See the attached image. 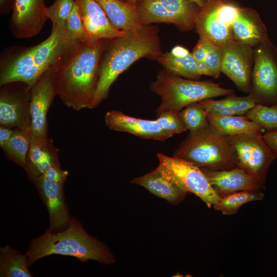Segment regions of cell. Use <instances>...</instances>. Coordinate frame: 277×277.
Listing matches in <instances>:
<instances>
[{
	"mask_svg": "<svg viewBox=\"0 0 277 277\" xmlns=\"http://www.w3.org/2000/svg\"><path fill=\"white\" fill-rule=\"evenodd\" d=\"M234 39L255 47L269 39L267 29L259 14L248 8H240L232 24Z\"/></svg>",
	"mask_w": 277,
	"mask_h": 277,
	"instance_id": "ffe728a7",
	"label": "cell"
},
{
	"mask_svg": "<svg viewBox=\"0 0 277 277\" xmlns=\"http://www.w3.org/2000/svg\"><path fill=\"white\" fill-rule=\"evenodd\" d=\"M190 133H194L208 125V112L199 102L191 104L179 112Z\"/></svg>",
	"mask_w": 277,
	"mask_h": 277,
	"instance_id": "f1b7e54d",
	"label": "cell"
},
{
	"mask_svg": "<svg viewBox=\"0 0 277 277\" xmlns=\"http://www.w3.org/2000/svg\"><path fill=\"white\" fill-rule=\"evenodd\" d=\"M104 39L81 43L74 55L56 70L57 95L67 107L76 111L94 108Z\"/></svg>",
	"mask_w": 277,
	"mask_h": 277,
	"instance_id": "7a4b0ae2",
	"label": "cell"
},
{
	"mask_svg": "<svg viewBox=\"0 0 277 277\" xmlns=\"http://www.w3.org/2000/svg\"><path fill=\"white\" fill-rule=\"evenodd\" d=\"M255 104L254 100L249 95L241 97L231 95V101L229 106L234 115H244Z\"/></svg>",
	"mask_w": 277,
	"mask_h": 277,
	"instance_id": "e575fe53",
	"label": "cell"
},
{
	"mask_svg": "<svg viewBox=\"0 0 277 277\" xmlns=\"http://www.w3.org/2000/svg\"><path fill=\"white\" fill-rule=\"evenodd\" d=\"M157 61L166 70L186 78L197 80V62L192 53L185 47L176 46L169 52L163 53Z\"/></svg>",
	"mask_w": 277,
	"mask_h": 277,
	"instance_id": "cb8c5ba5",
	"label": "cell"
},
{
	"mask_svg": "<svg viewBox=\"0 0 277 277\" xmlns=\"http://www.w3.org/2000/svg\"><path fill=\"white\" fill-rule=\"evenodd\" d=\"M204 61L208 66L212 77L217 78L221 71L222 52L221 47L207 41V52Z\"/></svg>",
	"mask_w": 277,
	"mask_h": 277,
	"instance_id": "836d02e7",
	"label": "cell"
},
{
	"mask_svg": "<svg viewBox=\"0 0 277 277\" xmlns=\"http://www.w3.org/2000/svg\"><path fill=\"white\" fill-rule=\"evenodd\" d=\"M150 89L161 100L156 110L157 115L168 110L180 112L191 104L233 92L232 89L224 88L219 84L184 78L166 70L159 71Z\"/></svg>",
	"mask_w": 277,
	"mask_h": 277,
	"instance_id": "277c9868",
	"label": "cell"
},
{
	"mask_svg": "<svg viewBox=\"0 0 277 277\" xmlns=\"http://www.w3.org/2000/svg\"><path fill=\"white\" fill-rule=\"evenodd\" d=\"M31 88L19 82L1 86L0 124L8 128H31Z\"/></svg>",
	"mask_w": 277,
	"mask_h": 277,
	"instance_id": "4fadbf2b",
	"label": "cell"
},
{
	"mask_svg": "<svg viewBox=\"0 0 277 277\" xmlns=\"http://www.w3.org/2000/svg\"><path fill=\"white\" fill-rule=\"evenodd\" d=\"M221 72L241 91L249 93L251 87L253 47L235 39L221 46Z\"/></svg>",
	"mask_w": 277,
	"mask_h": 277,
	"instance_id": "5bb4252c",
	"label": "cell"
},
{
	"mask_svg": "<svg viewBox=\"0 0 277 277\" xmlns=\"http://www.w3.org/2000/svg\"><path fill=\"white\" fill-rule=\"evenodd\" d=\"M68 171L61 168V166H53L42 174L47 179L57 183H64L68 175Z\"/></svg>",
	"mask_w": 277,
	"mask_h": 277,
	"instance_id": "8d00e7d4",
	"label": "cell"
},
{
	"mask_svg": "<svg viewBox=\"0 0 277 277\" xmlns=\"http://www.w3.org/2000/svg\"><path fill=\"white\" fill-rule=\"evenodd\" d=\"M53 254L73 256L82 262L92 260L105 264L115 262L108 247L89 235L74 218L71 219L65 229L54 232L49 227L42 235L32 239L25 254L29 267L37 260Z\"/></svg>",
	"mask_w": 277,
	"mask_h": 277,
	"instance_id": "3957f363",
	"label": "cell"
},
{
	"mask_svg": "<svg viewBox=\"0 0 277 277\" xmlns=\"http://www.w3.org/2000/svg\"><path fill=\"white\" fill-rule=\"evenodd\" d=\"M13 132V129L1 126L0 127V147L3 150L10 141Z\"/></svg>",
	"mask_w": 277,
	"mask_h": 277,
	"instance_id": "ab89813d",
	"label": "cell"
},
{
	"mask_svg": "<svg viewBox=\"0 0 277 277\" xmlns=\"http://www.w3.org/2000/svg\"><path fill=\"white\" fill-rule=\"evenodd\" d=\"M249 95L256 104L277 103V50L269 39L255 47Z\"/></svg>",
	"mask_w": 277,
	"mask_h": 277,
	"instance_id": "30bf717a",
	"label": "cell"
},
{
	"mask_svg": "<svg viewBox=\"0 0 277 277\" xmlns=\"http://www.w3.org/2000/svg\"><path fill=\"white\" fill-rule=\"evenodd\" d=\"M61 166L58 150L52 139L30 140L25 170L32 181L42 175L50 167Z\"/></svg>",
	"mask_w": 277,
	"mask_h": 277,
	"instance_id": "7402d4cb",
	"label": "cell"
},
{
	"mask_svg": "<svg viewBox=\"0 0 277 277\" xmlns=\"http://www.w3.org/2000/svg\"><path fill=\"white\" fill-rule=\"evenodd\" d=\"M163 54L159 29L150 25L113 39L99 63L94 107L105 100L118 76L142 58L158 60Z\"/></svg>",
	"mask_w": 277,
	"mask_h": 277,
	"instance_id": "6da1fadb",
	"label": "cell"
},
{
	"mask_svg": "<svg viewBox=\"0 0 277 277\" xmlns=\"http://www.w3.org/2000/svg\"><path fill=\"white\" fill-rule=\"evenodd\" d=\"M56 95V70H48L31 89L30 140H44L48 137L47 114Z\"/></svg>",
	"mask_w": 277,
	"mask_h": 277,
	"instance_id": "7c38bea8",
	"label": "cell"
},
{
	"mask_svg": "<svg viewBox=\"0 0 277 277\" xmlns=\"http://www.w3.org/2000/svg\"><path fill=\"white\" fill-rule=\"evenodd\" d=\"M33 182L48 211L49 228L53 231L66 228L71 218L65 200L64 183L50 181L43 175Z\"/></svg>",
	"mask_w": 277,
	"mask_h": 277,
	"instance_id": "2e32d148",
	"label": "cell"
},
{
	"mask_svg": "<svg viewBox=\"0 0 277 277\" xmlns=\"http://www.w3.org/2000/svg\"><path fill=\"white\" fill-rule=\"evenodd\" d=\"M12 10L10 30L19 39L36 35L48 19L45 0H14Z\"/></svg>",
	"mask_w": 277,
	"mask_h": 277,
	"instance_id": "9a60e30c",
	"label": "cell"
},
{
	"mask_svg": "<svg viewBox=\"0 0 277 277\" xmlns=\"http://www.w3.org/2000/svg\"><path fill=\"white\" fill-rule=\"evenodd\" d=\"M14 0H0V10L1 13H8L12 6Z\"/></svg>",
	"mask_w": 277,
	"mask_h": 277,
	"instance_id": "b9f144b4",
	"label": "cell"
},
{
	"mask_svg": "<svg viewBox=\"0 0 277 277\" xmlns=\"http://www.w3.org/2000/svg\"><path fill=\"white\" fill-rule=\"evenodd\" d=\"M30 132L29 127L14 128L10 141L3 149L9 160L24 169L30 146Z\"/></svg>",
	"mask_w": 277,
	"mask_h": 277,
	"instance_id": "4316f807",
	"label": "cell"
},
{
	"mask_svg": "<svg viewBox=\"0 0 277 277\" xmlns=\"http://www.w3.org/2000/svg\"><path fill=\"white\" fill-rule=\"evenodd\" d=\"M244 115L263 129L277 128V103L271 106L256 104Z\"/></svg>",
	"mask_w": 277,
	"mask_h": 277,
	"instance_id": "f546056e",
	"label": "cell"
},
{
	"mask_svg": "<svg viewBox=\"0 0 277 277\" xmlns=\"http://www.w3.org/2000/svg\"><path fill=\"white\" fill-rule=\"evenodd\" d=\"M240 8L229 0H205L196 19L199 35L219 47L234 39L232 24Z\"/></svg>",
	"mask_w": 277,
	"mask_h": 277,
	"instance_id": "52a82bcc",
	"label": "cell"
},
{
	"mask_svg": "<svg viewBox=\"0 0 277 277\" xmlns=\"http://www.w3.org/2000/svg\"><path fill=\"white\" fill-rule=\"evenodd\" d=\"M179 112L170 110L162 112L157 115L155 121L164 129L172 134L180 133L188 130Z\"/></svg>",
	"mask_w": 277,
	"mask_h": 277,
	"instance_id": "d6a6232c",
	"label": "cell"
},
{
	"mask_svg": "<svg viewBox=\"0 0 277 277\" xmlns=\"http://www.w3.org/2000/svg\"><path fill=\"white\" fill-rule=\"evenodd\" d=\"M159 165L182 189L200 198L208 208L220 200L200 167L184 160L158 153Z\"/></svg>",
	"mask_w": 277,
	"mask_h": 277,
	"instance_id": "8fae6325",
	"label": "cell"
},
{
	"mask_svg": "<svg viewBox=\"0 0 277 277\" xmlns=\"http://www.w3.org/2000/svg\"><path fill=\"white\" fill-rule=\"evenodd\" d=\"M77 1L84 28L92 39H113L127 33L112 25L95 0Z\"/></svg>",
	"mask_w": 277,
	"mask_h": 277,
	"instance_id": "d6986e66",
	"label": "cell"
},
{
	"mask_svg": "<svg viewBox=\"0 0 277 277\" xmlns=\"http://www.w3.org/2000/svg\"><path fill=\"white\" fill-rule=\"evenodd\" d=\"M173 156L199 167L225 170L237 167L229 136L217 133L209 124L200 131L190 133Z\"/></svg>",
	"mask_w": 277,
	"mask_h": 277,
	"instance_id": "5b68a950",
	"label": "cell"
},
{
	"mask_svg": "<svg viewBox=\"0 0 277 277\" xmlns=\"http://www.w3.org/2000/svg\"><path fill=\"white\" fill-rule=\"evenodd\" d=\"M237 167L244 169L264 189L268 170L276 158L264 142L262 133L229 136Z\"/></svg>",
	"mask_w": 277,
	"mask_h": 277,
	"instance_id": "ba28073f",
	"label": "cell"
},
{
	"mask_svg": "<svg viewBox=\"0 0 277 277\" xmlns=\"http://www.w3.org/2000/svg\"><path fill=\"white\" fill-rule=\"evenodd\" d=\"M25 254H22L8 245L0 248L1 277H31Z\"/></svg>",
	"mask_w": 277,
	"mask_h": 277,
	"instance_id": "484cf974",
	"label": "cell"
},
{
	"mask_svg": "<svg viewBox=\"0 0 277 277\" xmlns=\"http://www.w3.org/2000/svg\"><path fill=\"white\" fill-rule=\"evenodd\" d=\"M81 43L65 24L52 26L49 36L35 46L33 66L24 83L31 88L45 72L57 70L74 55Z\"/></svg>",
	"mask_w": 277,
	"mask_h": 277,
	"instance_id": "8992f818",
	"label": "cell"
},
{
	"mask_svg": "<svg viewBox=\"0 0 277 277\" xmlns=\"http://www.w3.org/2000/svg\"><path fill=\"white\" fill-rule=\"evenodd\" d=\"M264 142L269 147L275 158L277 157V128L268 130L263 135Z\"/></svg>",
	"mask_w": 277,
	"mask_h": 277,
	"instance_id": "f35d334b",
	"label": "cell"
},
{
	"mask_svg": "<svg viewBox=\"0 0 277 277\" xmlns=\"http://www.w3.org/2000/svg\"><path fill=\"white\" fill-rule=\"evenodd\" d=\"M136 6L143 25L170 23L184 31L195 27L200 9L189 0H141Z\"/></svg>",
	"mask_w": 277,
	"mask_h": 277,
	"instance_id": "9c48e42d",
	"label": "cell"
},
{
	"mask_svg": "<svg viewBox=\"0 0 277 277\" xmlns=\"http://www.w3.org/2000/svg\"><path fill=\"white\" fill-rule=\"evenodd\" d=\"M207 120L213 130L226 136L262 133L264 130L245 115H222L208 113Z\"/></svg>",
	"mask_w": 277,
	"mask_h": 277,
	"instance_id": "d4e9b609",
	"label": "cell"
},
{
	"mask_svg": "<svg viewBox=\"0 0 277 277\" xmlns=\"http://www.w3.org/2000/svg\"><path fill=\"white\" fill-rule=\"evenodd\" d=\"M200 168L220 198L237 191L262 189L244 169L239 167L225 170Z\"/></svg>",
	"mask_w": 277,
	"mask_h": 277,
	"instance_id": "ac0fdd59",
	"label": "cell"
},
{
	"mask_svg": "<svg viewBox=\"0 0 277 277\" xmlns=\"http://www.w3.org/2000/svg\"><path fill=\"white\" fill-rule=\"evenodd\" d=\"M127 2L132 5H136L137 0H127Z\"/></svg>",
	"mask_w": 277,
	"mask_h": 277,
	"instance_id": "ee69618b",
	"label": "cell"
},
{
	"mask_svg": "<svg viewBox=\"0 0 277 277\" xmlns=\"http://www.w3.org/2000/svg\"><path fill=\"white\" fill-rule=\"evenodd\" d=\"M65 25L68 30L81 43L93 40L84 28L77 0H75L73 9L66 21Z\"/></svg>",
	"mask_w": 277,
	"mask_h": 277,
	"instance_id": "4dcf8cb0",
	"label": "cell"
},
{
	"mask_svg": "<svg viewBox=\"0 0 277 277\" xmlns=\"http://www.w3.org/2000/svg\"><path fill=\"white\" fill-rule=\"evenodd\" d=\"M105 122L112 130L128 132L145 139L163 141L173 135L164 129L155 120L131 117L119 111L107 112Z\"/></svg>",
	"mask_w": 277,
	"mask_h": 277,
	"instance_id": "e0dca14e",
	"label": "cell"
},
{
	"mask_svg": "<svg viewBox=\"0 0 277 277\" xmlns=\"http://www.w3.org/2000/svg\"><path fill=\"white\" fill-rule=\"evenodd\" d=\"M199 36L200 38L191 52L197 63L205 60L207 52L208 39L203 36Z\"/></svg>",
	"mask_w": 277,
	"mask_h": 277,
	"instance_id": "74e56055",
	"label": "cell"
},
{
	"mask_svg": "<svg viewBox=\"0 0 277 277\" xmlns=\"http://www.w3.org/2000/svg\"><path fill=\"white\" fill-rule=\"evenodd\" d=\"M191 2L196 4L201 9L204 6L205 0H189Z\"/></svg>",
	"mask_w": 277,
	"mask_h": 277,
	"instance_id": "7bdbcfd3",
	"label": "cell"
},
{
	"mask_svg": "<svg viewBox=\"0 0 277 277\" xmlns=\"http://www.w3.org/2000/svg\"><path fill=\"white\" fill-rule=\"evenodd\" d=\"M231 95L219 100L208 98L199 102L205 109L208 113L216 114L225 106L230 104Z\"/></svg>",
	"mask_w": 277,
	"mask_h": 277,
	"instance_id": "d590c367",
	"label": "cell"
},
{
	"mask_svg": "<svg viewBox=\"0 0 277 277\" xmlns=\"http://www.w3.org/2000/svg\"><path fill=\"white\" fill-rule=\"evenodd\" d=\"M75 0H55L54 3L47 7L48 19L52 22V26L65 24L70 14Z\"/></svg>",
	"mask_w": 277,
	"mask_h": 277,
	"instance_id": "1f68e13d",
	"label": "cell"
},
{
	"mask_svg": "<svg viewBox=\"0 0 277 277\" xmlns=\"http://www.w3.org/2000/svg\"><path fill=\"white\" fill-rule=\"evenodd\" d=\"M141 1V0H137V1Z\"/></svg>",
	"mask_w": 277,
	"mask_h": 277,
	"instance_id": "f6af8a7d",
	"label": "cell"
},
{
	"mask_svg": "<svg viewBox=\"0 0 277 277\" xmlns=\"http://www.w3.org/2000/svg\"><path fill=\"white\" fill-rule=\"evenodd\" d=\"M197 71L201 76L202 75L212 76L211 72L204 61L197 63Z\"/></svg>",
	"mask_w": 277,
	"mask_h": 277,
	"instance_id": "60d3db41",
	"label": "cell"
},
{
	"mask_svg": "<svg viewBox=\"0 0 277 277\" xmlns=\"http://www.w3.org/2000/svg\"><path fill=\"white\" fill-rule=\"evenodd\" d=\"M95 1L117 29L130 32L135 31L143 26L136 5L121 0Z\"/></svg>",
	"mask_w": 277,
	"mask_h": 277,
	"instance_id": "603a6c76",
	"label": "cell"
},
{
	"mask_svg": "<svg viewBox=\"0 0 277 277\" xmlns=\"http://www.w3.org/2000/svg\"><path fill=\"white\" fill-rule=\"evenodd\" d=\"M264 197L260 190L240 191L223 196L213 207L224 215H231L236 213L244 204L261 200Z\"/></svg>",
	"mask_w": 277,
	"mask_h": 277,
	"instance_id": "83f0119b",
	"label": "cell"
},
{
	"mask_svg": "<svg viewBox=\"0 0 277 277\" xmlns=\"http://www.w3.org/2000/svg\"><path fill=\"white\" fill-rule=\"evenodd\" d=\"M131 183L140 185L171 204L182 202L187 193L171 180L159 165L148 173L133 179Z\"/></svg>",
	"mask_w": 277,
	"mask_h": 277,
	"instance_id": "44dd1931",
	"label": "cell"
}]
</instances>
